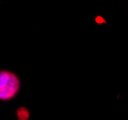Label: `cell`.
<instances>
[{"label": "cell", "mask_w": 128, "mask_h": 120, "mask_svg": "<svg viewBox=\"0 0 128 120\" xmlns=\"http://www.w3.org/2000/svg\"><path fill=\"white\" fill-rule=\"evenodd\" d=\"M20 81L14 73L8 70L0 71V100L8 101L18 94Z\"/></svg>", "instance_id": "obj_1"}, {"label": "cell", "mask_w": 128, "mask_h": 120, "mask_svg": "<svg viewBox=\"0 0 128 120\" xmlns=\"http://www.w3.org/2000/svg\"><path fill=\"white\" fill-rule=\"evenodd\" d=\"M18 114V117L20 120H26L29 117V113H28V111L26 109H24V108L19 109Z\"/></svg>", "instance_id": "obj_2"}]
</instances>
